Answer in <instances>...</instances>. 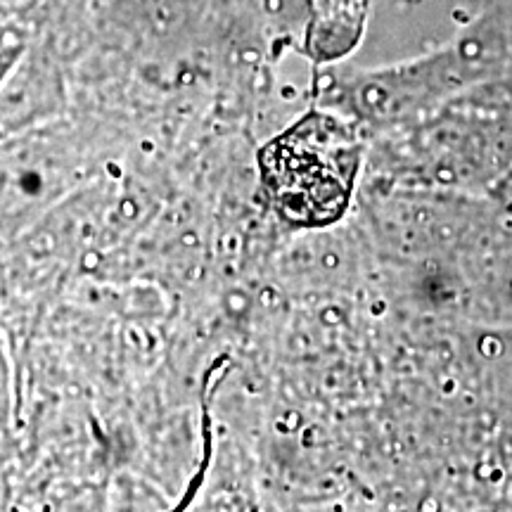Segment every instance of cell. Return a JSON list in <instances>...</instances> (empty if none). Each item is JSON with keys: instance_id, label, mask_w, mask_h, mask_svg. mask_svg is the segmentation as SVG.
I'll use <instances>...</instances> for the list:
<instances>
[{"instance_id": "6da1fadb", "label": "cell", "mask_w": 512, "mask_h": 512, "mask_svg": "<svg viewBox=\"0 0 512 512\" xmlns=\"http://www.w3.org/2000/svg\"><path fill=\"white\" fill-rule=\"evenodd\" d=\"M280 214L299 226L337 221L354 190L358 143L339 121L309 114L261 152Z\"/></svg>"}]
</instances>
